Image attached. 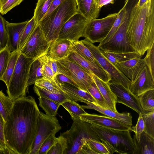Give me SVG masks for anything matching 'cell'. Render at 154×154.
<instances>
[{
  "label": "cell",
  "mask_w": 154,
  "mask_h": 154,
  "mask_svg": "<svg viewBox=\"0 0 154 154\" xmlns=\"http://www.w3.org/2000/svg\"><path fill=\"white\" fill-rule=\"evenodd\" d=\"M147 0H138L137 5L138 6L141 7L145 4Z\"/></svg>",
  "instance_id": "cell-56"
},
{
  "label": "cell",
  "mask_w": 154,
  "mask_h": 154,
  "mask_svg": "<svg viewBox=\"0 0 154 154\" xmlns=\"http://www.w3.org/2000/svg\"><path fill=\"white\" fill-rule=\"evenodd\" d=\"M117 15L118 13H116L102 18L90 20L85 28L83 37L93 44L101 42L110 31Z\"/></svg>",
  "instance_id": "cell-10"
},
{
  "label": "cell",
  "mask_w": 154,
  "mask_h": 154,
  "mask_svg": "<svg viewBox=\"0 0 154 154\" xmlns=\"http://www.w3.org/2000/svg\"><path fill=\"white\" fill-rule=\"evenodd\" d=\"M14 100L0 91V114L6 122L11 112Z\"/></svg>",
  "instance_id": "cell-31"
},
{
  "label": "cell",
  "mask_w": 154,
  "mask_h": 154,
  "mask_svg": "<svg viewBox=\"0 0 154 154\" xmlns=\"http://www.w3.org/2000/svg\"><path fill=\"white\" fill-rule=\"evenodd\" d=\"M91 75L108 108L118 112L116 108L117 103L116 97L111 89L109 83L104 82L94 74H91Z\"/></svg>",
  "instance_id": "cell-23"
},
{
  "label": "cell",
  "mask_w": 154,
  "mask_h": 154,
  "mask_svg": "<svg viewBox=\"0 0 154 154\" xmlns=\"http://www.w3.org/2000/svg\"><path fill=\"white\" fill-rule=\"evenodd\" d=\"M101 51L103 54L115 66L116 64L140 56L136 52L129 53H115L105 51L101 50Z\"/></svg>",
  "instance_id": "cell-26"
},
{
  "label": "cell",
  "mask_w": 154,
  "mask_h": 154,
  "mask_svg": "<svg viewBox=\"0 0 154 154\" xmlns=\"http://www.w3.org/2000/svg\"><path fill=\"white\" fill-rule=\"evenodd\" d=\"M134 0H126L124 6L125 13L118 29L107 42L97 46L101 51L115 53L136 52L130 45L126 35L130 11Z\"/></svg>",
  "instance_id": "cell-7"
},
{
  "label": "cell",
  "mask_w": 154,
  "mask_h": 154,
  "mask_svg": "<svg viewBox=\"0 0 154 154\" xmlns=\"http://www.w3.org/2000/svg\"><path fill=\"white\" fill-rule=\"evenodd\" d=\"M5 121L0 114V149L2 154H14V152L7 146L4 134V125Z\"/></svg>",
  "instance_id": "cell-45"
},
{
  "label": "cell",
  "mask_w": 154,
  "mask_h": 154,
  "mask_svg": "<svg viewBox=\"0 0 154 154\" xmlns=\"http://www.w3.org/2000/svg\"><path fill=\"white\" fill-rule=\"evenodd\" d=\"M67 148V140L61 133L47 154H64Z\"/></svg>",
  "instance_id": "cell-38"
},
{
  "label": "cell",
  "mask_w": 154,
  "mask_h": 154,
  "mask_svg": "<svg viewBox=\"0 0 154 154\" xmlns=\"http://www.w3.org/2000/svg\"><path fill=\"white\" fill-rule=\"evenodd\" d=\"M109 84L111 89L116 97L117 103L129 107L138 114L145 113L142 109L138 97L133 94L129 90L120 85Z\"/></svg>",
  "instance_id": "cell-15"
},
{
  "label": "cell",
  "mask_w": 154,
  "mask_h": 154,
  "mask_svg": "<svg viewBox=\"0 0 154 154\" xmlns=\"http://www.w3.org/2000/svg\"><path fill=\"white\" fill-rule=\"evenodd\" d=\"M52 0H38L34 10L33 16L38 24L48 11Z\"/></svg>",
  "instance_id": "cell-34"
},
{
  "label": "cell",
  "mask_w": 154,
  "mask_h": 154,
  "mask_svg": "<svg viewBox=\"0 0 154 154\" xmlns=\"http://www.w3.org/2000/svg\"><path fill=\"white\" fill-rule=\"evenodd\" d=\"M55 79L59 84L67 83L78 88L77 85L72 80L64 74L60 73L56 75Z\"/></svg>",
  "instance_id": "cell-52"
},
{
  "label": "cell",
  "mask_w": 154,
  "mask_h": 154,
  "mask_svg": "<svg viewBox=\"0 0 154 154\" xmlns=\"http://www.w3.org/2000/svg\"><path fill=\"white\" fill-rule=\"evenodd\" d=\"M50 45L38 24L20 52L27 57L37 59L48 53Z\"/></svg>",
  "instance_id": "cell-12"
},
{
  "label": "cell",
  "mask_w": 154,
  "mask_h": 154,
  "mask_svg": "<svg viewBox=\"0 0 154 154\" xmlns=\"http://www.w3.org/2000/svg\"><path fill=\"white\" fill-rule=\"evenodd\" d=\"M46 61L52 69L55 75L60 73L58 69L57 61L51 58L47 53L44 55Z\"/></svg>",
  "instance_id": "cell-51"
},
{
  "label": "cell",
  "mask_w": 154,
  "mask_h": 154,
  "mask_svg": "<svg viewBox=\"0 0 154 154\" xmlns=\"http://www.w3.org/2000/svg\"><path fill=\"white\" fill-rule=\"evenodd\" d=\"M115 1V0H98L97 3V5L98 8L101 9L102 7L108 4H113Z\"/></svg>",
  "instance_id": "cell-55"
},
{
  "label": "cell",
  "mask_w": 154,
  "mask_h": 154,
  "mask_svg": "<svg viewBox=\"0 0 154 154\" xmlns=\"http://www.w3.org/2000/svg\"><path fill=\"white\" fill-rule=\"evenodd\" d=\"M77 12L84 16L89 21L97 19L101 9L98 8L94 0H75Z\"/></svg>",
  "instance_id": "cell-25"
},
{
  "label": "cell",
  "mask_w": 154,
  "mask_h": 154,
  "mask_svg": "<svg viewBox=\"0 0 154 154\" xmlns=\"http://www.w3.org/2000/svg\"><path fill=\"white\" fill-rule=\"evenodd\" d=\"M36 59L20 54L7 87L8 96L13 100L26 96L30 67Z\"/></svg>",
  "instance_id": "cell-6"
},
{
  "label": "cell",
  "mask_w": 154,
  "mask_h": 154,
  "mask_svg": "<svg viewBox=\"0 0 154 154\" xmlns=\"http://www.w3.org/2000/svg\"><path fill=\"white\" fill-rule=\"evenodd\" d=\"M87 92L96 100L97 104L102 107L108 108L103 97L94 82L88 88Z\"/></svg>",
  "instance_id": "cell-40"
},
{
  "label": "cell",
  "mask_w": 154,
  "mask_h": 154,
  "mask_svg": "<svg viewBox=\"0 0 154 154\" xmlns=\"http://www.w3.org/2000/svg\"><path fill=\"white\" fill-rule=\"evenodd\" d=\"M139 116L136 125L131 127L130 131H133L135 134L136 139L138 142L140 141V137L142 133L144 131V125L142 114H139Z\"/></svg>",
  "instance_id": "cell-49"
},
{
  "label": "cell",
  "mask_w": 154,
  "mask_h": 154,
  "mask_svg": "<svg viewBox=\"0 0 154 154\" xmlns=\"http://www.w3.org/2000/svg\"><path fill=\"white\" fill-rule=\"evenodd\" d=\"M147 51L146 54L143 59L152 77L154 78V45Z\"/></svg>",
  "instance_id": "cell-48"
},
{
  "label": "cell",
  "mask_w": 154,
  "mask_h": 154,
  "mask_svg": "<svg viewBox=\"0 0 154 154\" xmlns=\"http://www.w3.org/2000/svg\"><path fill=\"white\" fill-rule=\"evenodd\" d=\"M23 0H0V13L6 14L12 8L19 5Z\"/></svg>",
  "instance_id": "cell-44"
},
{
  "label": "cell",
  "mask_w": 154,
  "mask_h": 154,
  "mask_svg": "<svg viewBox=\"0 0 154 154\" xmlns=\"http://www.w3.org/2000/svg\"><path fill=\"white\" fill-rule=\"evenodd\" d=\"M6 21L0 13V50L5 48L7 45V35Z\"/></svg>",
  "instance_id": "cell-46"
},
{
  "label": "cell",
  "mask_w": 154,
  "mask_h": 154,
  "mask_svg": "<svg viewBox=\"0 0 154 154\" xmlns=\"http://www.w3.org/2000/svg\"><path fill=\"white\" fill-rule=\"evenodd\" d=\"M82 41L89 50L103 69L110 75L111 80L108 83L120 85L129 90L131 81L103 54L98 46L94 45L86 38Z\"/></svg>",
  "instance_id": "cell-9"
},
{
  "label": "cell",
  "mask_w": 154,
  "mask_h": 154,
  "mask_svg": "<svg viewBox=\"0 0 154 154\" xmlns=\"http://www.w3.org/2000/svg\"><path fill=\"white\" fill-rule=\"evenodd\" d=\"M62 128L55 116L40 112L39 124L30 154H38L39 149L49 137L55 135Z\"/></svg>",
  "instance_id": "cell-11"
},
{
  "label": "cell",
  "mask_w": 154,
  "mask_h": 154,
  "mask_svg": "<svg viewBox=\"0 0 154 154\" xmlns=\"http://www.w3.org/2000/svg\"><path fill=\"white\" fill-rule=\"evenodd\" d=\"M73 120L70 129L61 134L67 140L64 154H77L82 145L90 140L101 142L90 123L80 119Z\"/></svg>",
  "instance_id": "cell-5"
},
{
  "label": "cell",
  "mask_w": 154,
  "mask_h": 154,
  "mask_svg": "<svg viewBox=\"0 0 154 154\" xmlns=\"http://www.w3.org/2000/svg\"><path fill=\"white\" fill-rule=\"evenodd\" d=\"M34 92L39 97L47 98L57 102L61 104L68 100L63 94L54 93L45 89L34 85Z\"/></svg>",
  "instance_id": "cell-30"
},
{
  "label": "cell",
  "mask_w": 154,
  "mask_h": 154,
  "mask_svg": "<svg viewBox=\"0 0 154 154\" xmlns=\"http://www.w3.org/2000/svg\"><path fill=\"white\" fill-rule=\"evenodd\" d=\"M10 53L7 46L0 50V80H1L7 66Z\"/></svg>",
  "instance_id": "cell-43"
},
{
  "label": "cell",
  "mask_w": 154,
  "mask_h": 154,
  "mask_svg": "<svg viewBox=\"0 0 154 154\" xmlns=\"http://www.w3.org/2000/svg\"><path fill=\"white\" fill-rule=\"evenodd\" d=\"M64 0H52L48 11L43 18L49 15Z\"/></svg>",
  "instance_id": "cell-53"
},
{
  "label": "cell",
  "mask_w": 154,
  "mask_h": 154,
  "mask_svg": "<svg viewBox=\"0 0 154 154\" xmlns=\"http://www.w3.org/2000/svg\"><path fill=\"white\" fill-rule=\"evenodd\" d=\"M67 58L79 65L90 74L95 75L104 82L108 83L111 80L110 75L103 69L97 60L94 62L90 61L72 50Z\"/></svg>",
  "instance_id": "cell-16"
},
{
  "label": "cell",
  "mask_w": 154,
  "mask_h": 154,
  "mask_svg": "<svg viewBox=\"0 0 154 154\" xmlns=\"http://www.w3.org/2000/svg\"><path fill=\"white\" fill-rule=\"evenodd\" d=\"M39 106L46 114L56 116L60 104L52 100L43 97H39Z\"/></svg>",
  "instance_id": "cell-32"
},
{
  "label": "cell",
  "mask_w": 154,
  "mask_h": 154,
  "mask_svg": "<svg viewBox=\"0 0 154 154\" xmlns=\"http://www.w3.org/2000/svg\"><path fill=\"white\" fill-rule=\"evenodd\" d=\"M77 12L75 0H64L51 13L40 21L38 25L50 45L58 39L65 23Z\"/></svg>",
  "instance_id": "cell-3"
},
{
  "label": "cell",
  "mask_w": 154,
  "mask_h": 154,
  "mask_svg": "<svg viewBox=\"0 0 154 154\" xmlns=\"http://www.w3.org/2000/svg\"><path fill=\"white\" fill-rule=\"evenodd\" d=\"M34 85L52 92L63 94L59 84L56 80L53 81L42 78L36 81Z\"/></svg>",
  "instance_id": "cell-36"
},
{
  "label": "cell",
  "mask_w": 154,
  "mask_h": 154,
  "mask_svg": "<svg viewBox=\"0 0 154 154\" xmlns=\"http://www.w3.org/2000/svg\"><path fill=\"white\" fill-rule=\"evenodd\" d=\"M2 154V152L1 150L0 149V154Z\"/></svg>",
  "instance_id": "cell-58"
},
{
  "label": "cell",
  "mask_w": 154,
  "mask_h": 154,
  "mask_svg": "<svg viewBox=\"0 0 154 154\" xmlns=\"http://www.w3.org/2000/svg\"><path fill=\"white\" fill-rule=\"evenodd\" d=\"M144 125V131L154 138V111L142 114Z\"/></svg>",
  "instance_id": "cell-39"
},
{
  "label": "cell",
  "mask_w": 154,
  "mask_h": 154,
  "mask_svg": "<svg viewBox=\"0 0 154 154\" xmlns=\"http://www.w3.org/2000/svg\"><path fill=\"white\" fill-rule=\"evenodd\" d=\"M40 112L31 96L14 101L10 114L4 123V134L7 146L14 154H30Z\"/></svg>",
  "instance_id": "cell-1"
},
{
  "label": "cell",
  "mask_w": 154,
  "mask_h": 154,
  "mask_svg": "<svg viewBox=\"0 0 154 154\" xmlns=\"http://www.w3.org/2000/svg\"><path fill=\"white\" fill-rule=\"evenodd\" d=\"M135 0L131 9L126 35L131 45L142 56L154 45V0L142 7Z\"/></svg>",
  "instance_id": "cell-2"
},
{
  "label": "cell",
  "mask_w": 154,
  "mask_h": 154,
  "mask_svg": "<svg viewBox=\"0 0 154 154\" xmlns=\"http://www.w3.org/2000/svg\"><path fill=\"white\" fill-rule=\"evenodd\" d=\"M44 55L38 58L42 66L43 78L55 81H56V76L51 68L47 63Z\"/></svg>",
  "instance_id": "cell-42"
},
{
  "label": "cell",
  "mask_w": 154,
  "mask_h": 154,
  "mask_svg": "<svg viewBox=\"0 0 154 154\" xmlns=\"http://www.w3.org/2000/svg\"><path fill=\"white\" fill-rule=\"evenodd\" d=\"M77 154H95L89 146L88 142L85 143L82 146Z\"/></svg>",
  "instance_id": "cell-54"
},
{
  "label": "cell",
  "mask_w": 154,
  "mask_h": 154,
  "mask_svg": "<svg viewBox=\"0 0 154 154\" xmlns=\"http://www.w3.org/2000/svg\"><path fill=\"white\" fill-rule=\"evenodd\" d=\"M38 24L33 17L30 20L28 21L24 28L20 38L18 51H20L23 47Z\"/></svg>",
  "instance_id": "cell-37"
},
{
  "label": "cell",
  "mask_w": 154,
  "mask_h": 154,
  "mask_svg": "<svg viewBox=\"0 0 154 154\" xmlns=\"http://www.w3.org/2000/svg\"><path fill=\"white\" fill-rule=\"evenodd\" d=\"M63 94L68 99L75 102L97 104L96 100L88 92L67 83L59 84Z\"/></svg>",
  "instance_id": "cell-19"
},
{
  "label": "cell",
  "mask_w": 154,
  "mask_h": 154,
  "mask_svg": "<svg viewBox=\"0 0 154 154\" xmlns=\"http://www.w3.org/2000/svg\"><path fill=\"white\" fill-rule=\"evenodd\" d=\"M28 20L18 23H11L6 20L7 35V46L10 52L18 51L20 38Z\"/></svg>",
  "instance_id": "cell-18"
},
{
  "label": "cell",
  "mask_w": 154,
  "mask_h": 154,
  "mask_svg": "<svg viewBox=\"0 0 154 154\" xmlns=\"http://www.w3.org/2000/svg\"><path fill=\"white\" fill-rule=\"evenodd\" d=\"M72 50L74 51L85 59L91 62L96 60L89 50L84 45L82 40L72 41Z\"/></svg>",
  "instance_id": "cell-35"
},
{
  "label": "cell",
  "mask_w": 154,
  "mask_h": 154,
  "mask_svg": "<svg viewBox=\"0 0 154 154\" xmlns=\"http://www.w3.org/2000/svg\"><path fill=\"white\" fill-rule=\"evenodd\" d=\"M89 21L82 15L77 12L64 24L57 39H65L71 41L79 40L83 37L85 28Z\"/></svg>",
  "instance_id": "cell-13"
},
{
  "label": "cell",
  "mask_w": 154,
  "mask_h": 154,
  "mask_svg": "<svg viewBox=\"0 0 154 154\" xmlns=\"http://www.w3.org/2000/svg\"><path fill=\"white\" fill-rule=\"evenodd\" d=\"M98 0H94V1H95V2H96V4H97V2H98Z\"/></svg>",
  "instance_id": "cell-57"
},
{
  "label": "cell",
  "mask_w": 154,
  "mask_h": 154,
  "mask_svg": "<svg viewBox=\"0 0 154 154\" xmlns=\"http://www.w3.org/2000/svg\"><path fill=\"white\" fill-rule=\"evenodd\" d=\"M87 142L90 147L95 154H109L106 146L101 142L91 140Z\"/></svg>",
  "instance_id": "cell-47"
},
{
  "label": "cell",
  "mask_w": 154,
  "mask_h": 154,
  "mask_svg": "<svg viewBox=\"0 0 154 154\" xmlns=\"http://www.w3.org/2000/svg\"><path fill=\"white\" fill-rule=\"evenodd\" d=\"M91 124L109 154H133L134 143L129 130L112 129Z\"/></svg>",
  "instance_id": "cell-4"
},
{
  "label": "cell",
  "mask_w": 154,
  "mask_h": 154,
  "mask_svg": "<svg viewBox=\"0 0 154 154\" xmlns=\"http://www.w3.org/2000/svg\"><path fill=\"white\" fill-rule=\"evenodd\" d=\"M72 41L67 39H57L52 43L47 53L52 59L56 60L67 57L72 51Z\"/></svg>",
  "instance_id": "cell-20"
},
{
  "label": "cell",
  "mask_w": 154,
  "mask_h": 154,
  "mask_svg": "<svg viewBox=\"0 0 154 154\" xmlns=\"http://www.w3.org/2000/svg\"><path fill=\"white\" fill-rule=\"evenodd\" d=\"M80 118L82 121L109 128L129 130L131 127L116 119L106 116L89 114L86 112L82 114Z\"/></svg>",
  "instance_id": "cell-17"
},
{
  "label": "cell",
  "mask_w": 154,
  "mask_h": 154,
  "mask_svg": "<svg viewBox=\"0 0 154 154\" xmlns=\"http://www.w3.org/2000/svg\"><path fill=\"white\" fill-rule=\"evenodd\" d=\"M138 97L141 107L144 112L154 111V89L144 92Z\"/></svg>",
  "instance_id": "cell-27"
},
{
  "label": "cell",
  "mask_w": 154,
  "mask_h": 154,
  "mask_svg": "<svg viewBox=\"0 0 154 154\" xmlns=\"http://www.w3.org/2000/svg\"><path fill=\"white\" fill-rule=\"evenodd\" d=\"M57 64L60 73L72 80L79 88L87 92V89L94 82L91 74L67 57L57 60Z\"/></svg>",
  "instance_id": "cell-8"
},
{
  "label": "cell",
  "mask_w": 154,
  "mask_h": 154,
  "mask_svg": "<svg viewBox=\"0 0 154 154\" xmlns=\"http://www.w3.org/2000/svg\"><path fill=\"white\" fill-rule=\"evenodd\" d=\"M125 13V6L119 11L118 13L117 17L113 23L110 31L106 37L99 44L105 43L108 41L115 33L123 19Z\"/></svg>",
  "instance_id": "cell-41"
},
{
  "label": "cell",
  "mask_w": 154,
  "mask_h": 154,
  "mask_svg": "<svg viewBox=\"0 0 154 154\" xmlns=\"http://www.w3.org/2000/svg\"><path fill=\"white\" fill-rule=\"evenodd\" d=\"M57 138L55 135L49 137L41 145L38 154H47L48 151L54 144Z\"/></svg>",
  "instance_id": "cell-50"
},
{
  "label": "cell",
  "mask_w": 154,
  "mask_h": 154,
  "mask_svg": "<svg viewBox=\"0 0 154 154\" xmlns=\"http://www.w3.org/2000/svg\"><path fill=\"white\" fill-rule=\"evenodd\" d=\"M20 54V52L19 51L11 52L7 66L2 79L5 83L7 87L9 85Z\"/></svg>",
  "instance_id": "cell-28"
},
{
  "label": "cell",
  "mask_w": 154,
  "mask_h": 154,
  "mask_svg": "<svg viewBox=\"0 0 154 154\" xmlns=\"http://www.w3.org/2000/svg\"><path fill=\"white\" fill-rule=\"evenodd\" d=\"M81 106L84 109L95 110L105 116L116 119L130 127L132 125V117L129 112L119 113L108 108L102 107L96 104L90 102L86 105H82Z\"/></svg>",
  "instance_id": "cell-22"
},
{
  "label": "cell",
  "mask_w": 154,
  "mask_h": 154,
  "mask_svg": "<svg viewBox=\"0 0 154 154\" xmlns=\"http://www.w3.org/2000/svg\"><path fill=\"white\" fill-rule=\"evenodd\" d=\"M143 61L141 56H138L117 63L115 66L127 78L133 81Z\"/></svg>",
  "instance_id": "cell-21"
},
{
  "label": "cell",
  "mask_w": 154,
  "mask_h": 154,
  "mask_svg": "<svg viewBox=\"0 0 154 154\" xmlns=\"http://www.w3.org/2000/svg\"><path fill=\"white\" fill-rule=\"evenodd\" d=\"M43 78L42 67L38 59L35 60L30 67L27 86L34 84L36 81Z\"/></svg>",
  "instance_id": "cell-33"
},
{
  "label": "cell",
  "mask_w": 154,
  "mask_h": 154,
  "mask_svg": "<svg viewBox=\"0 0 154 154\" xmlns=\"http://www.w3.org/2000/svg\"><path fill=\"white\" fill-rule=\"evenodd\" d=\"M153 89L154 78L152 77L144 60L135 79L131 81L129 90L138 97L144 92Z\"/></svg>",
  "instance_id": "cell-14"
},
{
  "label": "cell",
  "mask_w": 154,
  "mask_h": 154,
  "mask_svg": "<svg viewBox=\"0 0 154 154\" xmlns=\"http://www.w3.org/2000/svg\"><path fill=\"white\" fill-rule=\"evenodd\" d=\"M70 114L72 120L80 119V116L86 112L76 102L67 100L61 104Z\"/></svg>",
  "instance_id": "cell-29"
},
{
  "label": "cell",
  "mask_w": 154,
  "mask_h": 154,
  "mask_svg": "<svg viewBox=\"0 0 154 154\" xmlns=\"http://www.w3.org/2000/svg\"><path fill=\"white\" fill-rule=\"evenodd\" d=\"M134 149L133 154H154V138L144 131L141 134L138 142L135 135L133 136Z\"/></svg>",
  "instance_id": "cell-24"
}]
</instances>
